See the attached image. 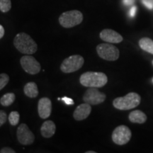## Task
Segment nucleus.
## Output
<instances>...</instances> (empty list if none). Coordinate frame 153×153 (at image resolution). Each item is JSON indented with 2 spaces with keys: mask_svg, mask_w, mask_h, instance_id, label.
<instances>
[{
  "mask_svg": "<svg viewBox=\"0 0 153 153\" xmlns=\"http://www.w3.org/2000/svg\"><path fill=\"white\" fill-rule=\"evenodd\" d=\"M56 131V126L52 120H46L43 123L41 128V133L45 138H49L54 135Z\"/></svg>",
  "mask_w": 153,
  "mask_h": 153,
  "instance_id": "obj_14",
  "label": "nucleus"
},
{
  "mask_svg": "<svg viewBox=\"0 0 153 153\" xmlns=\"http://www.w3.org/2000/svg\"><path fill=\"white\" fill-rule=\"evenodd\" d=\"M105 94L99 91L97 88L89 87L83 96V101L90 105H98L106 100Z\"/></svg>",
  "mask_w": 153,
  "mask_h": 153,
  "instance_id": "obj_8",
  "label": "nucleus"
},
{
  "mask_svg": "<svg viewBox=\"0 0 153 153\" xmlns=\"http://www.w3.org/2000/svg\"><path fill=\"white\" fill-rule=\"evenodd\" d=\"M38 111L39 116L43 119L48 118L52 111V102L51 99L47 97H43L40 99L38 104Z\"/></svg>",
  "mask_w": 153,
  "mask_h": 153,
  "instance_id": "obj_11",
  "label": "nucleus"
},
{
  "mask_svg": "<svg viewBox=\"0 0 153 153\" xmlns=\"http://www.w3.org/2000/svg\"><path fill=\"white\" fill-rule=\"evenodd\" d=\"M21 65L25 72L30 74H36L41 71V65L30 55L23 56L20 60Z\"/></svg>",
  "mask_w": 153,
  "mask_h": 153,
  "instance_id": "obj_9",
  "label": "nucleus"
},
{
  "mask_svg": "<svg viewBox=\"0 0 153 153\" xmlns=\"http://www.w3.org/2000/svg\"><path fill=\"white\" fill-rule=\"evenodd\" d=\"M136 11H137V7H135V6H134V7H132V8L131 9V10H130V11H129L130 16L132 17V18L135 16V14H136Z\"/></svg>",
  "mask_w": 153,
  "mask_h": 153,
  "instance_id": "obj_26",
  "label": "nucleus"
},
{
  "mask_svg": "<svg viewBox=\"0 0 153 153\" xmlns=\"http://www.w3.org/2000/svg\"><path fill=\"white\" fill-rule=\"evenodd\" d=\"M102 41L110 43H119L123 41L122 36L112 29H104L99 34Z\"/></svg>",
  "mask_w": 153,
  "mask_h": 153,
  "instance_id": "obj_12",
  "label": "nucleus"
},
{
  "mask_svg": "<svg viewBox=\"0 0 153 153\" xmlns=\"http://www.w3.org/2000/svg\"><path fill=\"white\" fill-rule=\"evenodd\" d=\"M152 81H153V79H152Z\"/></svg>",
  "mask_w": 153,
  "mask_h": 153,
  "instance_id": "obj_30",
  "label": "nucleus"
},
{
  "mask_svg": "<svg viewBox=\"0 0 153 153\" xmlns=\"http://www.w3.org/2000/svg\"><path fill=\"white\" fill-rule=\"evenodd\" d=\"M4 28L3 26L0 24V39L3 37L4 35Z\"/></svg>",
  "mask_w": 153,
  "mask_h": 153,
  "instance_id": "obj_28",
  "label": "nucleus"
},
{
  "mask_svg": "<svg viewBox=\"0 0 153 153\" xmlns=\"http://www.w3.org/2000/svg\"></svg>",
  "mask_w": 153,
  "mask_h": 153,
  "instance_id": "obj_31",
  "label": "nucleus"
},
{
  "mask_svg": "<svg viewBox=\"0 0 153 153\" xmlns=\"http://www.w3.org/2000/svg\"><path fill=\"white\" fill-rule=\"evenodd\" d=\"M80 84L84 87L99 88L105 86L108 82V77L103 72H87L79 78Z\"/></svg>",
  "mask_w": 153,
  "mask_h": 153,
  "instance_id": "obj_2",
  "label": "nucleus"
},
{
  "mask_svg": "<svg viewBox=\"0 0 153 153\" xmlns=\"http://www.w3.org/2000/svg\"><path fill=\"white\" fill-rule=\"evenodd\" d=\"M139 46L143 51L153 55V41L149 38H143L139 41Z\"/></svg>",
  "mask_w": 153,
  "mask_h": 153,
  "instance_id": "obj_17",
  "label": "nucleus"
},
{
  "mask_svg": "<svg viewBox=\"0 0 153 153\" xmlns=\"http://www.w3.org/2000/svg\"><path fill=\"white\" fill-rule=\"evenodd\" d=\"M86 153H96L95 151H87Z\"/></svg>",
  "mask_w": 153,
  "mask_h": 153,
  "instance_id": "obj_29",
  "label": "nucleus"
},
{
  "mask_svg": "<svg viewBox=\"0 0 153 153\" xmlns=\"http://www.w3.org/2000/svg\"><path fill=\"white\" fill-rule=\"evenodd\" d=\"M16 136L19 143L24 145H31L35 140L33 133L25 123H22L19 126L16 131Z\"/></svg>",
  "mask_w": 153,
  "mask_h": 153,
  "instance_id": "obj_10",
  "label": "nucleus"
},
{
  "mask_svg": "<svg viewBox=\"0 0 153 153\" xmlns=\"http://www.w3.org/2000/svg\"><path fill=\"white\" fill-rule=\"evenodd\" d=\"M11 8V0H0V11L3 13H7Z\"/></svg>",
  "mask_w": 153,
  "mask_h": 153,
  "instance_id": "obj_20",
  "label": "nucleus"
},
{
  "mask_svg": "<svg viewBox=\"0 0 153 153\" xmlns=\"http://www.w3.org/2000/svg\"><path fill=\"white\" fill-rule=\"evenodd\" d=\"M83 21V14L81 11L72 10L62 13L59 17V23L62 27L69 28L77 26Z\"/></svg>",
  "mask_w": 153,
  "mask_h": 153,
  "instance_id": "obj_4",
  "label": "nucleus"
},
{
  "mask_svg": "<svg viewBox=\"0 0 153 153\" xmlns=\"http://www.w3.org/2000/svg\"><path fill=\"white\" fill-rule=\"evenodd\" d=\"M61 100L64 101V102L67 105H73L74 104L73 100H72V99L68 98V97H62V98L61 99Z\"/></svg>",
  "mask_w": 153,
  "mask_h": 153,
  "instance_id": "obj_25",
  "label": "nucleus"
},
{
  "mask_svg": "<svg viewBox=\"0 0 153 153\" xmlns=\"http://www.w3.org/2000/svg\"><path fill=\"white\" fill-rule=\"evenodd\" d=\"M7 120V114L4 111L0 110V127L6 123Z\"/></svg>",
  "mask_w": 153,
  "mask_h": 153,
  "instance_id": "obj_22",
  "label": "nucleus"
},
{
  "mask_svg": "<svg viewBox=\"0 0 153 153\" xmlns=\"http://www.w3.org/2000/svg\"><path fill=\"white\" fill-rule=\"evenodd\" d=\"M128 118L130 121L133 123L143 124L147 120V116L145 113L140 110H135L130 113Z\"/></svg>",
  "mask_w": 153,
  "mask_h": 153,
  "instance_id": "obj_15",
  "label": "nucleus"
},
{
  "mask_svg": "<svg viewBox=\"0 0 153 153\" xmlns=\"http://www.w3.org/2000/svg\"><path fill=\"white\" fill-rule=\"evenodd\" d=\"M141 97L138 94L130 92L123 97H118L113 101V105L116 108L121 111L133 109L140 104Z\"/></svg>",
  "mask_w": 153,
  "mask_h": 153,
  "instance_id": "obj_3",
  "label": "nucleus"
},
{
  "mask_svg": "<svg viewBox=\"0 0 153 153\" xmlns=\"http://www.w3.org/2000/svg\"><path fill=\"white\" fill-rule=\"evenodd\" d=\"M14 45L19 52L23 54H33L38 50V45L36 42L29 35L23 32L15 36Z\"/></svg>",
  "mask_w": 153,
  "mask_h": 153,
  "instance_id": "obj_1",
  "label": "nucleus"
},
{
  "mask_svg": "<svg viewBox=\"0 0 153 153\" xmlns=\"http://www.w3.org/2000/svg\"><path fill=\"white\" fill-rule=\"evenodd\" d=\"M20 119V115L18 111H12L9 116V121L11 126H16Z\"/></svg>",
  "mask_w": 153,
  "mask_h": 153,
  "instance_id": "obj_19",
  "label": "nucleus"
},
{
  "mask_svg": "<svg viewBox=\"0 0 153 153\" xmlns=\"http://www.w3.org/2000/svg\"><path fill=\"white\" fill-rule=\"evenodd\" d=\"M91 111V105L84 103L78 106L73 113V117L76 120H83L89 116Z\"/></svg>",
  "mask_w": 153,
  "mask_h": 153,
  "instance_id": "obj_13",
  "label": "nucleus"
},
{
  "mask_svg": "<svg viewBox=\"0 0 153 153\" xmlns=\"http://www.w3.org/2000/svg\"><path fill=\"white\" fill-rule=\"evenodd\" d=\"M123 2L126 6H130L135 2V0H123Z\"/></svg>",
  "mask_w": 153,
  "mask_h": 153,
  "instance_id": "obj_27",
  "label": "nucleus"
},
{
  "mask_svg": "<svg viewBox=\"0 0 153 153\" xmlns=\"http://www.w3.org/2000/svg\"><path fill=\"white\" fill-rule=\"evenodd\" d=\"M143 3L149 9H153V1H152V0H143Z\"/></svg>",
  "mask_w": 153,
  "mask_h": 153,
  "instance_id": "obj_24",
  "label": "nucleus"
},
{
  "mask_svg": "<svg viewBox=\"0 0 153 153\" xmlns=\"http://www.w3.org/2000/svg\"><path fill=\"white\" fill-rule=\"evenodd\" d=\"M0 153H16V151L9 147H4L0 150Z\"/></svg>",
  "mask_w": 153,
  "mask_h": 153,
  "instance_id": "obj_23",
  "label": "nucleus"
},
{
  "mask_svg": "<svg viewBox=\"0 0 153 153\" xmlns=\"http://www.w3.org/2000/svg\"><path fill=\"white\" fill-rule=\"evenodd\" d=\"M131 131L128 126L122 125L116 127L113 131L112 140L114 143L118 145L127 144L131 138Z\"/></svg>",
  "mask_w": 153,
  "mask_h": 153,
  "instance_id": "obj_7",
  "label": "nucleus"
},
{
  "mask_svg": "<svg viewBox=\"0 0 153 153\" xmlns=\"http://www.w3.org/2000/svg\"><path fill=\"white\" fill-rule=\"evenodd\" d=\"M9 82V76L7 74H0V91L5 87Z\"/></svg>",
  "mask_w": 153,
  "mask_h": 153,
  "instance_id": "obj_21",
  "label": "nucleus"
},
{
  "mask_svg": "<svg viewBox=\"0 0 153 153\" xmlns=\"http://www.w3.org/2000/svg\"><path fill=\"white\" fill-rule=\"evenodd\" d=\"M16 96L14 93H7L0 99V104L3 106H9L14 102Z\"/></svg>",
  "mask_w": 153,
  "mask_h": 153,
  "instance_id": "obj_18",
  "label": "nucleus"
},
{
  "mask_svg": "<svg viewBox=\"0 0 153 153\" xmlns=\"http://www.w3.org/2000/svg\"><path fill=\"white\" fill-rule=\"evenodd\" d=\"M85 60L79 55H74L67 57L60 65L61 71L64 73H71L77 71L83 66Z\"/></svg>",
  "mask_w": 153,
  "mask_h": 153,
  "instance_id": "obj_5",
  "label": "nucleus"
},
{
  "mask_svg": "<svg viewBox=\"0 0 153 153\" xmlns=\"http://www.w3.org/2000/svg\"><path fill=\"white\" fill-rule=\"evenodd\" d=\"M97 52L101 58L108 61L118 60L120 52L117 47L111 43H101L97 45Z\"/></svg>",
  "mask_w": 153,
  "mask_h": 153,
  "instance_id": "obj_6",
  "label": "nucleus"
},
{
  "mask_svg": "<svg viewBox=\"0 0 153 153\" xmlns=\"http://www.w3.org/2000/svg\"><path fill=\"white\" fill-rule=\"evenodd\" d=\"M24 91L25 94L29 98H36L38 95V86L35 82H28L24 86Z\"/></svg>",
  "mask_w": 153,
  "mask_h": 153,
  "instance_id": "obj_16",
  "label": "nucleus"
}]
</instances>
